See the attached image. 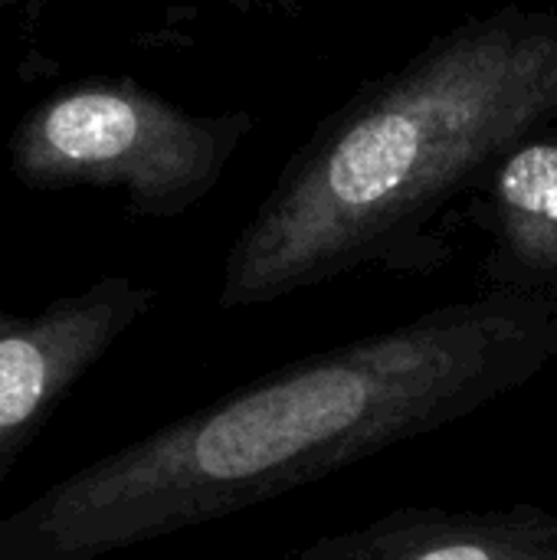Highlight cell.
Wrapping results in <instances>:
<instances>
[{
    "label": "cell",
    "instance_id": "1",
    "mask_svg": "<svg viewBox=\"0 0 557 560\" xmlns=\"http://www.w3.org/2000/svg\"><path fill=\"white\" fill-rule=\"evenodd\" d=\"M557 361L555 289H492L299 358L62 476L0 560H102L250 512L446 430Z\"/></svg>",
    "mask_w": 557,
    "mask_h": 560
},
{
    "label": "cell",
    "instance_id": "2",
    "mask_svg": "<svg viewBox=\"0 0 557 560\" xmlns=\"http://www.w3.org/2000/svg\"><path fill=\"white\" fill-rule=\"evenodd\" d=\"M557 118V13L506 7L332 115L233 240L217 305H269L361 266H417L423 230Z\"/></svg>",
    "mask_w": 557,
    "mask_h": 560
},
{
    "label": "cell",
    "instance_id": "3",
    "mask_svg": "<svg viewBox=\"0 0 557 560\" xmlns=\"http://www.w3.org/2000/svg\"><path fill=\"white\" fill-rule=\"evenodd\" d=\"M253 118L194 115L125 75L43 95L10 131L7 164L30 190H121L131 213L171 220L223 177Z\"/></svg>",
    "mask_w": 557,
    "mask_h": 560
},
{
    "label": "cell",
    "instance_id": "4",
    "mask_svg": "<svg viewBox=\"0 0 557 560\" xmlns=\"http://www.w3.org/2000/svg\"><path fill=\"white\" fill-rule=\"evenodd\" d=\"M154 302L151 285L102 276L33 315L0 312V489L59 404Z\"/></svg>",
    "mask_w": 557,
    "mask_h": 560
},
{
    "label": "cell",
    "instance_id": "5",
    "mask_svg": "<svg viewBox=\"0 0 557 560\" xmlns=\"http://www.w3.org/2000/svg\"><path fill=\"white\" fill-rule=\"evenodd\" d=\"M286 560H557V512L397 509L361 528L315 538Z\"/></svg>",
    "mask_w": 557,
    "mask_h": 560
},
{
    "label": "cell",
    "instance_id": "6",
    "mask_svg": "<svg viewBox=\"0 0 557 560\" xmlns=\"http://www.w3.org/2000/svg\"><path fill=\"white\" fill-rule=\"evenodd\" d=\"M496 289L557 285V141L529 138L489 174Z\"/></svg>",
    "mask_w": 557,
    "mask_h": 560
},
{
    "label": "cell",
    "instance_id": "7",
    "mask_svg": "<svg viewBox=\"0 0 557 560\" xmlns=\"http://www.w3.org/2000/svg\"><path fill=\"white\" fill-rule=\"evenodd\" d=\"M43 7H46V0H0V10H13V13H20L26 26H33V23L39 20Z\"/></svg>",
    "mask_w": 557,
    "mask_h": 560
},
{
    "label": "cell",
    "instance_id": "8",
    "mask_svg": "<svg viewBox=\"0 0 557 560\" xmlns=\"http://www.w3.org/2000/svg\"><path fill=\"white\" fill-rule=\"evenodd\" d=\"M236 10H266V7H289L292 0H227Z\"/></svg>",
    "mask_w": 557,
    "mask_h": 560
}]
</instances>
